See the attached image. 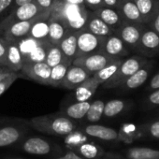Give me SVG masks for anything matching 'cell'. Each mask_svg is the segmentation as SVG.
Listing matches in <instances>:
<instances>
[{
  "label": "cell",
  "instance_id": "21",
  "mask_svg": "<svg viewBox=\"0 0 159 159\" xmlns=\"http://www.w3.org/2000/svg\"><path fill=\"white\" fill-rule=\"evenodd\" d=\"M6 54V67L11 72H20L24 66V58L19 50L18 43L15 41H8Z\"/></svg>",
  "mask_w": 159,
  "mask_h": 159
},
{
  "label": "cell",
  "instance_id": "27",
  "mask_svg": "<svg viewBox=\"0 0 159 159\" xmlns=\"http://www.w3.org/2000/svg\"><path fill=\"white\" fill-rule=\"evenodd\" d=\"M58 46L65 58L72 63L77 57V33L69 31L61 40Z\"/></svg>",
  "mask_w": 159,
  "mask_h": 159
},
{
  "label": "cell",
  "instance_id": "4",
  "mask_svg": "<svg viewBox=\"0 0 159 159\" xmlns=\"http://www.w3.org/2000/svg\"><path fill=\"white\" fill-rule=\"evenodd\" d=\"M42 12L43 11L35 1L19 7H15L14 11L0 23V36H1L3 31L11 25L18 22L32 20Z\"/></svg>",
  "mask_w": 159,
  "mask_h": 159
},
{
  "label": "cell",
  "instance_id": "32",
  "mask_svg": "<svg viewBox=\"0 0 159 159\" xmlns=\"http://www.w3.org/2000/svg\"><path fill=\"white\" fill-rule=\"evenodd\" d=\"M140 139L159 140V118L139 125Z\"/></svg>",
  "mask_w": 159,
  "mask_h": 159
},
{
  "label": "cell",
  "instance_id": "31",
  "mask_svg": "<svg viewBox=\"0 0 159 159\" xmlns=\"http://www.w3.org/2000/svg\"><path fill=\"white\" fill-rule=\"evenodd\" d=\"M118 132L120 136V142L130 144L136 140L140 139V133H139V126L133 124H124Z\"/></svg>",
  "mask_w": 159,
  "mask_h": 159
},
{
  "label": "cell",
  "instance_id": "2",
  "mask_svg": "<svg viewBox=\"0 0 159 159\" xmlns=\"http://www.w3.org/2000/svg\"><path fill=\"white\" fill-rule=\"evenodd\" d=\"M150 59L142 57L140 55L135 54L127 58H124L121 66H119L116 73L109 80L108 82L102 84L106 89L119 88L126 79L132 76L136 71H138L143 65H145Z\"/></svg>",
  "mask_w": 159,
  "mask_h": 159
},
{
  "label": "cell",
  "instance_id": "7",
  "mask_svg": "<svg viewBox=\"0 0 159 159\" xmlns=\"http://www.w3.org/2000/svg\"><path fill=\"white\" fill-rule=\"evenodd\" d=\"M135 52L147 59L159 54V35L145 25Z\"/></svg>",
  "mask_w": 159,
  "mask_h": 159
},
{
  "label": "cell",
  "instance_id": "46",
  "mask_svg": "<svg viewBox=\"0 0 159 159\" xmlns=\"http://www.w3.org/2000/svg\"><path fill=\"white\" fill-rule=\"evenodd\" d=\"M53 159H84V158L81 157L79 154H77L75 152L68 150L65 154L59 155V156H57V157H55Z\"/></svg>",
  "mask_w": 159,
  "mask_h": 159
},
{
  "label": "cell",
  "instance_id": "24",
  "mask_svg": "<svg viewBox=\"0 0 159 159\" xmlns=\"http://www.w3.org/2000/svg\"><path fill=\"white\" fill-rule=\"evenodd\" d=\"M93 12L101 21H103L108 26H110L114 32L124 23V20L122 19L120 13L115 9H111V8H108V7H103V8H101V9H99L98 11H95Z\"/></svg>",
  "mask_w": 159,
  "mask_h": 159
},
{
  "label": "cell",
  "instance_id": "29",
  "mask_svg": "<svg viewBox=\"0 0 159 159\" xmlns=\"http://www.w3.org/2000/svg\"><path fill=\"white\" fill-rule=\"evenodd\" d=\"M91 102H75L73 104H70L69 106L66 107L63 111L61 112L66 117L75 121V120H82L85 118L86 113L89 110Z\"/></svg>",
  "mask_w": 159,
  "mask_h": 159
},
{
  "label": "cell",
  "instance_id": "51",
  "mask_svg": "<svg viewBox=\"0 0 159 159\" xmlns=\"http://www.w3.org/2000/svg\"><path fill=\"white\" fill-rule=\"evenodd\" d=\"M11 72L8 67H5L1 63H0V73H10Z\"/></svg>",
  "mask_w": 159,
  "mask_h": 159
},
{
  "label": "cell",
  "instance_id": "55",
  "mask_svg": "<svg viewBox=\"0 0 159 159\" xmlns=\"http://www.w3.org/2000/svg\"><path fill=\"white\" fill-rule=\"evenodd\" d=\"M4 121V119H1V120H0V122H3Z\"/></svg>",
  "mask_w": 159,
  "mask_h": 159
},
{
  "label": "cell",
  "instance_id": "25",
  "mask_svg": "<svg viewBox=\"0 0 159 159\" xmlns=\"http://www.w3.org/2000/svg\"><path fill=\"white\" fill-rule=\"evenodd\" d=\"M131 101L123 99H111L105 103L103 116L108 119L115 118L127 111L131 108Z\"/></svg>",
  "mask_w": 159,
  "mask_h": 159
},
{
  "label": "cell",
  "instance_id": "3",
  "mask_svg": "<svg viewBox=\"0 0 159 159\" xmlns=\"http://www.w3.org/2000/svg\"><path fill=\"white\" fill-rule=\"evenodd\" d=\"M28 132L25 122H0V147H7L19 143Z\"/></svg>",
  "mask_w": 159,
  "mask_h": 159
},
{
  "label": "cell",
  "instance_id": "5",
  "mask_svg": "<svg viewBox=\"0 0 159 159\" xmlns=\"http://www.w3.org/2000/svg\"><path fill=\"white\" fill-rule=\"evenodd\" d=\"M89 11H90L85 7L66 5L63 12V19L68 31L79 33L80 31L84 30Z\"/></svg>",
  "mask_w": 159,
  "mask_h": 159
},
{
  "label": "cell",
  "instance_id": "37",
  "mask_svg": "<svg viewBox=\"0 0 159 159\" xmlns=\"http://www.w3.org/2000/svg\"><path fill=\"white\" fill-rule=\"evenodd\" d=\"M51 43L49 41L42 42L39 46H38L32 52H30L25 58H24V64H31V63H42L45 62L47 50Z\"/></svg>",
  "mask_w": 159,
  "mask_h": 159
},
{
  "label": "cell",
  "instance_id": "52",
  "mask_svg": "<svg viewBox=\"0 0 159 159\" xmlns=\"http://www.w3.org/2000/svg\"><path fill=\"white\" fill-rule=\"evenodd\" d=\"M100 159H119L117 157H115L112 153H106L103 157H101Z\"/></svg>",
  "mask_w": 159,
  "mask_h": 159
},
{
  "label": "cell",
  "instance_id": "6",
  "mask_svg": "<svg viewBox=\"0 0 159 159\" xmlns=\"http://www.w3.org/2000/svg\"><path fill=\"white\" fill-rule=\"evenodd\" d=\"M104 40L105 39L99 38L85 29L80 31L77 33V57L101 52Z\"/></svg>",
  "mask_w": 159,
  "mask_h": 159
},
{
  "label": "cell",
  "instance_id": "34",
  "mask_svg": "<svg viewBox=\"0 0 159 159\" xmlns=\"http://www.w3.org/2000/svg\"><path fill=\"white\" fill-rule=\"evenodd\" d=\"M45 63L52 68L59 64L62 63H71L69 61H67L62 51L60 50L58 45H53L51 44L47 50V53H46V58H45ZM72 64V63H71Z\"/></svg>",
  "mask_w": 159,
  "mask_h": 159
},
{
  "label": "cell",
  "instance_id": "26",
  "mask_svg": "<svg viewBox=\"0 0 159 159\" xmlns=\"http://www.w3.org/2000/svg\"><path fill=\"white\" fill-rule=\"evenodd\" d=\"M84 159H100L106 152L104 149L94 141H87L73 150Z\"/></svg>",
  "mask_w": 159,
  "mask_h": 159
},
{
  "label": "cell",
  "instance_id": "11",
  "mask_svg": "<svg viewBox=\"0 0 159 159\" xmlns=\"http://www.w3.org/2000/svg\"><path fill=\"white\" fill-rule=\"evenodd\" d=\"M19 144L23 152L35 155H47L54 151L53 145L49 140L39 137H25Z\"/></svg>",
  "mask_w": 159,
  "mask_h": 159
},
{
  "label": "cell",
  "instance_id": "44",
  "mask_svg": "<svg viewBox=\"0 0 159 159\" xmlns=\"http://www.w3.org/2000/svg\"><path fill=\"white\" fill-rule=\"evenodd\" d=\"M159 89V72L154 74L152 79L150 80L149 82V84L146 88V90L148 92H151V91H153V90H157Z\"/></svg>",
  "mask_w": 159,
  "mask_h": 159
},
{
  "label": "cell",
  "instance_id": "10",
  "mask_svg": "<svg viewBox=\"0 0 159 159\" xmlns=\"http://www.w3.org/2000/svg\"><path fill=\"white\" fill-rule=\"evenodd\" d=\"M52 68L45 63H31L24 64L20 74L21 77L32 80V81L43 84L49 85L50 76Z\"/></svg>",
  "mask_w": 159,
  "mask_h": 159
},
{
  "label": "cell",
  "instance_id": "42",
  "mask_svg": "<svg viewBox=\"0 0 159 159\" xmlns=\"http://www.w3.org/2000/svg\"><path fill=\"white\" fill-rule=\"evenodd\" d=\"M8 42L5 39L0 37V63L6 67V54H7Z\"/></svg>",
  "mask_w": 159,
  "mask_h": 159
},
{
  "label": "cell",
  "instance_id": "9",
  "mask_svg": "<svg viewBox=\"0 0 159 159\" xmlns=\"http://www.w3.org/2000/svg\"><path fill=\"white\" fill-rule=\"evenodd\" d=\"M144 27L145 25L124 22L122 25L117 30H115L114 34H116L123 40V42L131 52H135Z\"/></svg>",
  "mask_w": 159,
  "mask_h": 159
},
{
  "label": "cell",
  "instance_id": "28",
  "mask_svg": "<svg viewBox=\"0 0 159 159\" xmlns=\"http://www.w3.org/2000/svg\"><path fill=\"white\" fill-rule=\"evenodd\" d=\"M142 18L143 25H147L159 9V0H135Z\"/></svg>",
  "mask_w": 159,
  "mask_h": 159
},
{
  "label": "cell",
  "instance_id": "36",
  "mask_svg": "<svg viewBox=\"0 0 159 159\" xmlns=\"http://www.w3.org/2000/svg\"><path fill=\"white\" fill-rule=\"evenodd\" d=\"M104 107H105V102L103 100L98 99L93 102H91L89 110L86 113L85 119L89 124H97L98 123L104 112Z\"/></svg>",
  "mask_w": 159,
  "mask_h": 159
},
{
  "label": "cell",
  "instance_id": "33",
  "mask_svg": "<svg viewBox=\"0 0 159 159\" xmlns=\"http://www.w3.org/2000/svg\"><path fill=\"white\" fill-rule=\"evenodd\" d=\"M71 65V63H62L52 67L49 85L52 87H61L62 83L67 72V69Z\"/></svg>",
  "mask_w": 159,
  "mask_h": 159
},
{
  "label": "cell",
  "instance_id": "20",
  "mask_svg": "<svg viewBox=\"0 0 159 159\" xmlns=\"http://www.w3.org/2000/svg\"><path fill=\"white\" fill-rule=\"evenodd\" d=\"M84 29L103 39H106L114 33V31L110 26H108L103 21H101L93 11L88 12L87 21Z\"/></svg>",
  "mask_w": 159,
  "mask_h": 159
},
{
  "label": "cell",
  "instance_id": "19",
  "mask_svg": "<svg viewBox=\"0 0 159 159\" xmlns=\"http://www.w3.org/2000/svg\"><path fill=\"white\" fill-rule=\"evenodd\" d=\"M117 11L124 22L143 25L142 18L135 3V0H119Z\"/></svg>",
  "mask_w": 159,
  "mask_h": 159
},
{
  "label": "cell",
  "instance_id": "40",
  "mask_svg": "<svg viewBox=\"0 0 159 159\" xmlns=\"http://www.w3.org/2000/svg\"><path fill=\"white\" fill-rule=\"evenodd\" d=\"M20 77L21 74L19 72H11L8 77L3 79L2 81H0V96L3 95Z\"/></svg>",
  "mask_w": 159,
  "mask_h": 159
},
{
  "label": "cell",
  "instance_id": "1",
  "mask_svg": "<svg viewBox=\"0 0 159 159\" xmlns=\"http://www.w3.org/2000/svg\"><path fill=\"white\" fill-rule=\"evenodd\" d=\"M29 125L41 133L57 137H65L77 129V124L61 112L34 117Z\"/></svg>",
  "mask_w": 159,
  "mask_h": 159
},
{
  "label": "cell",
  "instance_id": "18",
  "mask_svg": "<svg viewBox=\"0 0 159 159\" xmlns=\"http://www.w3.org/2000/svg\"><path fill=\"white\" fill-rule=\"evenodd\" d=\"M112 154L119 159H159V150L148 147H130Z\"/></svg>",
  "mask_w": 159,
  "mask_h": 159
},
{
  "label": "cell",
  "instance_id": "17",
  "mask_svg": "<svg viewBox=\"0 0 159 159\" xmlns=\"http://www.w3.org/2000/svg\"><path fill=\"white\" fill-rule=\"evenodd\" d=\"M90 77H92V75L89 74L83 67L71 65L67 69V72L66 74L61 87L69 90H74L80 84L84 83Z\"/></svg>",
  "mask_w": 159,
  "mask_h": 159
},
{
  "label": "cell",
  "instance_id": "53",
  "mask_svg": "<svg viewBox=\"0 0 159 159\" xmlns=\"http://www.w3.org/2000/svg\"><path fill=\"white\" fill-rule=\"evenodd\" d=\"M11 73V72H10V73H0V81H2L3 79H5L6 77H8Z\"/></svg>",
  "mask_w": 159,
  "mask_h": 159
},
{
  "label": "cell",
  "instance_id": "8",
  "mask_svg": "<svg viewBox=\"0 0 159 159\" xmlns=\"http://www.w3.org/2000/svg\"><path fill=\"white\" fill-rule=\"evenodd\" d=\"M119 59V58H112L102 52H96L93 54H89L86 56H82V57H77L73 60L72 65L81 66L84 69H85L89 74L92 76L105 67L107 65L111 63L112 61Z\"/></svg>",
  "mask_w": 159,
  "mask_h": 159
},
{
  "label": "cell",
  "instance_id": "15",
  "mask_svg": "<svg viewBox=\"0 0 159 159\" xmlns=\"http://www.w3.org/2000/svg\"><path fill=\"white\" fill-rule=\"evenodd\" d=\"M39 16V15H38ZM37 16V17H38ZM36 18L29 20V21H24V22H18L11 25L9 27H7L1 36L3 39H5L8 41H15L18 42L19 40L27 38L29 36L30 29L33 25V24L36 21Z\"/></svg>",
  "mask_w": 159,
  "mask_h": 159
},
{
  "label": "cell",
  "instance_id": "43",
  "mask_svg": "<svg viewBox=\"0 0 159 159\" xmlns=\"http://www.w3.org/2000/svg\"><path fill=\"white\" fill-rule=\"evenodd\" d=\"M147 26L159 35V9L156 11V13L153 15L152 20L148 23Z\"/></svg>",
  "mask_w": 159,
  "mask_h": 159
},
{
  "label": "cell",
  "instance_id": "16",
  "mask_svg": "<svg viewBox=\"0 0 159 159\" xmlns=\"http://www.w3.org/2000/svg\"><path fill=\"white\" fill-rule=\"evenodd\" d=\"M48 27V41L53 45H59L61 40L69 32L62 16L49 15Z\"/></svg>",
  "mask_w": 159,
  "mask_h": 159
},
{
  "label": "cell",
  "instance_id": "49",
  "mask_svg": "<svg viewBox=\"0 0 159 159\" xmlns=\"http://www.w3.org/2000/svg\"><path fill=\"white\" fill-rule=\"evenodd\" d=\"M66 5H73L79 7H85L84 0H64Z\"/></svg>",
  "mask_w": 159,
  "mask_h": 159
},
{
  "label": "cell",
  "instance_id": "14",
  "mask_svg": "<svg viewBox=\"0 0 159 159\" xmlns=\"http://www.w3.org/2000/svg\"><path fill=\"white\" fill-rule=\"evenodd\" d=\"M101 52L112 58L122 59L128 56L131 52L123 40L114 33L105 39Z\"/></svg>",
  "mask_w": 159,
  "mask_h": 159
},
{
  "label": "cell",
  "instance_id": "47",
  "mask_svg": "<svg viewBox=\"0 0 159 159\" xmlns=\"http://www.w3.org/2000/svg\"><path fill=\"white\" fill-rule=\"evenodd\" d=\"M13 4V0H0V15L6 12Z\"/></svg>",
  "mask_w": 159,
  "mask_h": 159
},
{
  "label": "cell",
  "instance_id": "56",
  "mask_svg": "<svg viewBox=\"0 0 159 159\" xmlns=\"http://www.w3.org/2000/svg\"><path fill=\"white\" fill-rule=\"evenodd\" d=\"M158 118H159V111H158Z\"/></svg>",
  "mask_w": 159,
  "mask_h": 159
},
{
  "label": "cell",
  "instance_id": "13",
  "mask_svg": "<svg viewBox=\"0 0 159 159\" xmlns=\"http://www.w3.org/2000/svg\"><path fill=\"white\" fill-rule=\"evenodd\" d=\"M82 131L89 138H95L108 142H120L119 132L112 127L100 125L98 124H90L85 125Z\"/></svg>",
  "mask_w": 159,
  "mask_h": 159
},
{
  "label": "cell",
  "instance_id": "45",
  "mask_svg": "<svg viewBox=\"0 0 159 159\" xmlns=\"http://www.w3.org/2000/svg\"><path fill=\"white\" fill-rule=\"evenodd\" d=\"M35 2L39 5L42 11H47L52 7L54 0H35Z\"/></svg>",
  "mask_w": 159,
  "mask_h": 159
},
{
  "label": "cell",
  "instance_id": "39",
  "mask_svg": "<svg viewBox=\"0 0 159 159\" xmlns=\"http://www.w3.org/2000/svg\"><path fill=\"white\" fill-rule=\"evenodd\" d=\"M142 108L144 111H151L159 108V89L149 92L143 99Z\"/></svg>",
  "mask_w": 159,
  "mask_h": 159
},
{
  "label": "cell",
  "instance_id": "38",
  "mask_svg": "<svg viewBox=\"0 0 159 159\" xmlns=\"http://www.w3.org/2000/svg\"><path fill=\"white\" fill-rule=\"evenodd\" d=\"M42 42H44V41H39V40L34 39L30 37H27V38H25V39L19 40L17 43H18V47L22 53L23 58H25L30 52H32Z\"/></svg>",
  "mask_w": 159,
  "mask_h": 159
},
{
  "label": "cell",
  "instance_id": "54",
  "mask_svg": "<svg viewBox=\"0 0 159 159\" xmlns=\"http://www.w3.org/2000/svg\"><path fill=\"white\" fill-rule=\"evenodd\" d=\"M11 159H23V158H19V157H16V158H11Z\"/></svg>",
  "mask_w": 159,
  "mask_h": 159
},
{
  "label": "cell",
  "instance_id": "12",
  "mask_svg": "<svg viewBox=\"0 0 159 159\" xmlns=\"http://www.w3.org/2000/svg\"><path fill=\"white\" fill-rule=\"evenodd\" d=\"M153 66H154V61L150 59L138 71H136L132 76L126 79L125 83L119 88L124 92H128V91H134L139 87L142 86L149 79Z\"/></svg>",
  "mask_w": 159,
  "mask_h": 159
},
{
  "label": "cell",
  "instance_id": "23",
  "mask_svg": "<svg viewBox=\"0 0 159 159\" xmlns=\"http://www.w3.org/2000/svg\"><path fill=\"white\" fill-rule=\"evenodd\" d=\"M99 84L95 81L93 77H90L88 80L82 84H80L76 89H74V99L76 102H86L89 101L95 93L97 92Z\"/></svg>",
  "mask_w": 159,
  "mask_h": 159
},
{
  "label": "cell",
  "instance_id": "30",
  "mask_svg": "<svg viewBox=\"0 0 159 159\" xmlns=\"http://www.w3.org/2000/svg\"><path fill=\"white\" fill-rule=\"evenodd\" d=\"M123 60H124V58L123 59L119 58V59L112 61L111 63L107 65L105 67H103L102 69H100L99 71L95 73L92 77L99 85H102L103 84L108 82L109 80L116 73V71L118 70L119 66H121Z\"/></svg>",
  "mask_w": 159,
  "mask_h": 159
},
{
  "label": "cell",
  "instance_id": "35",
  "mask_svg": "<svg viewBox=\"0 0 159 159\" xmlns=\"http://www.w3.org/2000/svg\"><path fill=\"white\" fill-rule=\"evenodd\" d=\"M64 141L66 146L68 148V150L73 151L80 145H82L89 140V137L85 135L82 130H74L68 135L64 137Z\"/></svg>",
  "mask_w": 159,
  "mask_h": 159
},
{
  "label": "cell",
  "instance_id": "50",
  "mask_svg": "<svg viewBox=\"0 0 159 159\" xmlns=\"http://www.w3.org/2000/svg\"><path fill=\"white\" fill-rule=\"evenodd\" d=\"M35 1V0H13V4L15 5V7H19L25 4H28Z\"/></svg>",
  "mask_w": 159,
  "mask_h": 159
},
{
  "label": "cell",
  "instance_id": "48",
  "mask_svg": "<svg viewBox=\"0 0 159 159\" xmlns=\"http://www.w3.org/2000/svg\"><path fill=\"white\" fill-rule=\"evenodd\" d=\"M103 3L105 7L117 10L118 5H119V0H103Z\"/></svg>",
  "mask_w": 159,
  "mask_h": 159
},
{
  "label": "cell",
  "instance_id": "22",
  "mask_svg": "<svg viewBox=\"0 0 159 159\" xmlns=\"http://www.w3.org/2000/svg\"><path fill=\"white\" fill-rule=\"evenodd\" d=\"M49 15H50V11H43L37 17L35 23L33 24V25L30 29L28 37H30L34 39L39 40V41H47L48 40Z\"/></svg>",
  "mask_w": 159,
  "mask_h": 159
},
{
  "label": "cell",
  "instance_id": "41",
  "mask_svg": "<svg viewBox=\"0 0 159 159\" xmlns=\"http://www.w3.org/2000/svg\"><path fill=\"white\" fill-rule=\"evenodd\" d=\"M84 4L85 8L90 11H95L105 7L103 0H84Z\"/></svg>",
  "mask_w": 159,
  "mask_h": 159
}]
</instances>
